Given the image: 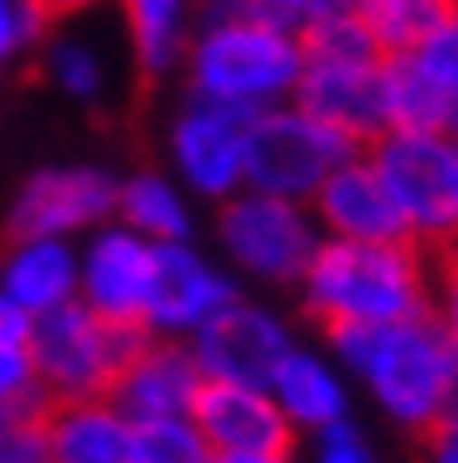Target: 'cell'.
<instances>
[{"label": "cell", "instance_id": "obj_8", "mask_svg": "<svg viewBox=\"0 0 458 463\" xmlns=\"http://www.w3.org/2000/svg\"><path fill=\"white\" fill-rule=\"evenodd\" d=\"M350 149L360 145H350L325 118H314L310 109H299L289 99L279 109H262V114L247 118V185L310 201Z\"/></svg>", "mask_w": 458, "mask_h": 463}, {"label": "cell", "instance_id": "obj_11", "mask_svg": "<svg viewBox=\"0 0 458 463\" xmlns=\"http://www.w3.org/2000/svg\"><path fill=\"white\" fill-rule=\"evenodd\" d=\"M149 288H155V242L124 222H103L78 242V304L93 315L145 330Z\"/></svg>", "mask_w": 458, "mask_h": 463}, {"label": "cell", "instance_id": "obj_35", "mask_svg": "<svg viewBox=\"0 0 458 463\" xmlns=\"http://www.w3.org/2000/svg\"><path fill=\"white\" fill-rule=\"evenodd\" d=\"M11 417H16V412H11V407H5V402H0V432H5V422H11Z\"/></svg>", "mask_w": 458, "mask_h": 463}, {"label": "cell", "instance_id": "obj_32", "mask_svg": "<svg viewBox=\"0 0 458 463\" xmlns=\"http://www.w3.org/2000/svg\"><path fill=\"white\" fill-rule=\"evenodd\" d=\"M212 463H299L294 448H262V453H216Z\"/></svg>", "mask_w": 458, "mask_h": 463}, {"label": "cell", "instance_id": "obj_25", "mask_svg": "<svg viewBox=\"0 0 458 463\" xmlns=\"http://www.w3.org/2000/svg\"><path fill=\"white\" fill-rule=\"evenodd\" d=\"M139 428V463H212V443L191 417H149Z\"/></svg>", "mask_w": 458, "mask_h": 463}, {"label": "cell", "instance_id": "obj_30", "mask_svg": "<svg viewBox=\"0 0 458 463\" xmlns=\"http://www.w3.org/2000/svg\"><path fill=\"white\" fill-rule=\"evenodd\" d=\"M433 319L443 325L448 345L458 350V252H443V263L433 268Z\"/></svg>", "mask_w": 458, "mask_h": 463}, {"label": "cell", "instance_id": "obj_16", "mask_svg": "<svg viewBox=\"0 0 458 463\" xmlns=\"http://www.w3.org/2000/svg\"><path fill=\"white\" fill-rule=\"evenodd\" d=\"M191 422L212 453H262V448H294V428L279 412L268 386L247 381H201L191 402Z\"/></svg>", "mask_w": 458, "mask_h": 463}, {"label": "cell", "instance_id": "obj_21", "mask_svg": "<svg viewBox=\"0 0 458 463\" xmlns=\"http://www.w3.org/2000/svg\"><path fill=\"white\" fill-rule=\"evenodd\" d=\"M129 52L145 72H170L196 26V0H119Z\"/></svg>", "mask_w": 458, "mask_h": 463}, {"label": "cell", "instance_id": "obj_20", "mask_svg": "<svg viewBox=\"0 0 458 463\" xmlns=\"http://www.w3.org/2000/svg\"><path fill=\"white\" fill-rule=\"evenodd\" d=\"M114 222H124L149 242H186L196 232V206H191V191L170 170H134L119 181Z\"/></svg>", "mask_w": 458, "mask_h": 463}, {"label": "cell", "instance_id": "obj_19", "mask_svg": "<svg viewBox=\"0 0 458 463\" xmlns=\"http://www.w3.org/2000/svg\"><path fill=\"white\" fill-rule=\"evenodd\" d=\"M0 294L26 315H47L78 298V242L72 237H11L0 258Z\"/></svg>", "mask_w": 458, "mask_h": 463}, {"label": "cell", "instance_id": "obj_39", "mask_svg": "<svg viewBox=\"0 0 458 463\" xmlns=\"http://www.w3.org/2000/svg\"><path fill=\"white\" fill-rule=\"evenodd\" d=\"M0 78H5V67H0Z\"/></svg>", "mask_w": 458, "mask_h": 463}, {"label": "cell", "instance_id": "obj_5", "mask_svg": "<svg viewBox=\"0 0 458 463\" xmlns=\"http://www.w3.org/2000/svg\"><path fill=\"white\" fill-rule=\"evenodd\" d=\"M366 149V160L386 181L396 212L407 222V237L423 248H453L458 237V139L443 129H412L392 124Z\"/></svg>", "mask_w": 458, "mask_h": 463}, {"label": "cell", "instance_id": "obj_38", "mask_svg": "<svg viewBox=\"0 0 458 463\" xmlns=\"http://www.w3.org/2000/svg\"><path fill=\"white\" fill-rule=\"evenodd\" d=\"M443 252H458V237H453V248H443Z\"/></svg>", "mask_w": 458, "mask_h": 463}, {"label": "cell", "instance_id": "obj_4", "mask_svg": "<svg viewBox=\"0 0 458 463\" xmlns=\"http://www.w3.org/2000/svg\"><path fill=\"white\" fill-rule=\"evenodd\" d=\"M294 103L310 109L314 118H325L350 145H371L381 129H392L386 52L371 42L356 11L304 36V72H299Z\"/></svg>", "mask_w": 458, "mask_h": 463}, {"label": "cell", "instance_id": "obj_15", "mask_svg": "<svg viewBox=\"0 0 458 463\" xmlns=\"http://www.w3.org/2000/svg\"><path fill=\"white\" fill-rule=\"evenodd\" d=\"M314 222L325 237H356V242H396L407 237V222L396 212L386 181L366 160V149H350L325 175V185L310 196Z\"/></svg>", "mask_w": 458, "mask_h": 463}, {"label": "cell", "instance_id": "obj_6", "mask_svg": "<svg viewBox=\"0 0 458 463\" xmlns=\"http://www.w3.org/2000/svg\"><path fill=\"white\" fill-rule=\"evenodd\" d=\"M320 242L325 232L314 222L310 201L253 191V185L216 201V248L232 273L253 283H299Z\"/></svg>", "mask_w": 458, "mask_h": 463}, {"label": "cell", "instance_id": "obj_28", "mask_svg": "<svg viewBox=\"0 0 458 463\" xmlns=\"http://www.w3.org/2000/svg\"><path fill=\"white\" fill-rule=\"evenodd\" d=\"M310 463H377V458H371L366 432L350 417H340V422H325V428L310 432Z\"/></svg>", "mask_w": 458, "mask_h": 463}, {"label": "cell", "instance_id": "obj_23", "mask_svg": "<svg viewBox=\"0 0 458 463\" xmlns=\"http://www.w3.org/2000/svg\"><path fill=\"white\" fill-rule=\"evenodd\" d=\"M0 402L11 412H47V392L32 365V315L0 294Z\"/></svg>", "mask_w": 458, "mask_h": 463}, {"label": "cell", "instance_id": "obj_10", "mask_svg": "<svg viewBox=\"0 0 458 463\" xmlns=\"http://www.w3.org/2000/svg\"><path fill=\"white\" fill-rule=\"evenodd\" d=\"M119 175L109 165H42L21 181L11 201V237H88L114 222Z\"/></svg>", "mask_w": 458, "mask_h": 463}, {"label": "cell", "instance_id": "obj_13", "mask_svg": "<svg viewBox=\"0 0 458 463\" xmlns=\"http://www.w3.org/2000/svg\"><path fill=\"white\" fill-rule=\"evenodd\" d=\"M201 376L206 381H247V386H268V376L279 371V361L294 350V330L289 319L273 315L268 304L253 298H232L222 315H212L191 340Z\"/></svg>", "mask_w": 458, "mask_h": 463}, {"label": "cell", "instance_id": "obj_36", "mask_svg": "<svg viewBox=\"0 0 458 463\" xmlns=\"http://www.w3.org/2000/svg\"><path fill=\"white\" fill-rule=\"evenodd\" d=\"M433 5H443V11H453V5H458V0H433Z\"/></svg>", "mask_w": 458, "mask_h": 463}, {"label": "cell", "instance_id": "obj_31", "mask_svg": "<svg viewBox=\"0 0 458 463\" xmlns=\"http://www.w3.org/2000/svg\"><path fill=\"white\" fill-rule=\"evenodd\" d=\"M423 463H458V402L423 432Z\"/></svg>", "mask_w": 458, "mask_h": 463}, {"label": "cell", "instance_id": "obj_33", "mask_svg": "<svg viewBox=\"0 0 458 463\" xmlns=\"http://www.w3.org/2000/svg\"><path fill=\"white\" fill-rule=\"evenodd\" d=\"M93 5H103V0H42V11L52 16H82V11H93Z\"/></svg>", "mask_w": 458, "mask_h": 463}, {"label": "cell", "instance_id": "obj_24", "mask_svg": "<svg viewBox=\"0 0 458 463\" xmlns=\"http://www.w3.org/2000/svg\"><path fill=\"white\" fill-rule=\"evenodd\" d=\"M356 16L386 57H402L443 21V5H433V0H356Z\"/></svg>", "mask_w": 458, "mask_h": 463}, {"label": "cell", "instance_id": "obj_7", "mask_svg": "<svg viewBox=\"0 0 458 463\" xmlns=\"http://www.w3.org/2000/svg\"><path fill=\"white\" fill-rule=\"evenodd\" d=\"M145 330L114 325L93 315L88 304H62L32 319V365L47 402H78V397H109L114 376L134 355Z\"/></svg>", "mask_w": 458, "mask_h": 463}, {"label": "cell", "instance_id": "obj_14", "mask_svg": "<svg viewBox=\"0 0 458 463\" xmlns=\"http://www.w3.org/2000/svg\"><path fill=\"white\" fill-rule=\"evenodd\" d=\"M201 365L186 340H165V335H145L124 371L109 386V402L129 422H149V417H191V402L201 392Z\"/></svg>", "mask_w": 458, "mask_h": 463}, {"label": "cell", "instance_id": "obj_27", "mask_svg": "<svg viewBox=\"0 0 458 463\" xmlns=\"http://www.w3.org/2000/svg\"><path fill=\"white\" fill-rule=\"evenodd\" d=\"M47 32L42 0H0V67H11L21 52H32Z\"/></svg>", "mask_w": 458, "mask_h": 463}, {"label": "cell", "instance_id": "obj_29", "mask_svg": "<svg viewBox=\"0 0 458 463\" xmlns=\"http://www.w3.org/2000/svg\"><path fill=\"white\" fill-rule=\"evenodd\" d=\"M0 463H52L42 412H16L0 432Z\"/></svg>", "mask_w": 458, "mask_h": 463}, {"label": "cell", "instance_id": "obj_37", "mask_svg": "<svg viewBox=\"0 0 458 463\" xmlns=\"http://www.w3.org/2000/svg\"><path fill=\"white\" fill-rule=\"evenodd\" d=\"M448 16H453V26H458V5H453V11H448Z\"/></svg>", "mask_w": 458, "mask_h": 463}, {"label": "cell", "instance_id": "obj_22", "mask_svg": "<svg viewBox=\"0 0 458 463\" xmlns=\"http://www.w3.org/2000/svg\"><path fill=\"white\" fill-rule=\"evenodd\" d=\"M42 72H47V83L72 103H103L109 99V88H114V62H109V52L93 42V36H52L47 42V57H42Z\"/></svg>", "mask_w": 458, "mask_h": 463}, {"label": "cell", "instance_id": "obj_2", "mask_svg": "<svg viewBox=\"0 0 458 463\" xmlns=\"http://www.w3.org/2000/svg\"><path fill=\"white\" fill-rule=\"evenodd\" d=\"M294 288L310 319H320L325 330L392 325V319L423 315L433 304V258L412 237H396V242L325 237Z\"/></svg>", "mask_w": 458, "mask_h": 463}, {"label": "cell", "instance_id": "obj_12", "mask_svg": "<svg viewBox=\"0 0 458 463\" xmlns=\"http://www.w3.org/2000/svg\"><path fill=\"white\" fill-rule=\"evenodd\" d=\"M237 288V273L216 263L186 237V242H155V288L145 309V335L191 340L212 315H222Z\"/></svg>", "mask_w": 458, "mask_h": 463}, {"label": "cell", "instance_id": "obj_17", "mask_svg": "<svg viewBox=\"0 0 458 463\" xmlns=\"http://www.w3.org/2000/svg\"><path fill=\"white\" fill-rule=\"evenodd\" d=\"M42 428L52 463H139V428L109 397L47 402Z\"/></svg>", "mask_w": 458, "mask_h": 463}, {"label": "cell", "instance_id": "obj_1", "mask_svg": "<svg viewBox=\"0 0 458 463\" xmlns=\"http://www.w3.org/2000/svg\"><path fill=\"white\" fill-rule=\"evenodd\" d=\"M329 355L396 428L427 432L458 402V350L448 345L433 309L392 325H345L325 330Z\"/></svg>", "mask_w": 458, "mask_h": 463}, {"label": "cell", "instance_id": "obj_9", "mask_svg": "<svg viewBox=\"0 0 458 463\" xmlns=\"http://www.w3.org/2000/svg\"><path fill=\"white\" fill-rule=\"evenodd\" d=\"M165 170L176 175L191 201H227L247 185V114L222 103L191 99L165 124Z\"/></svg>", "mask_w": 458, "mask_h": 463}, {"label": "cell", "instance_id": "obj_34", "mask_svg": "<svg viewBox=\"0 0 458 463\" xmlns=\"http://www.w3.org/2000/svg\"><path fill=\"white\" fill-rule=\"evenodd\" d=\"M206 11H247V5H258V0H196Z\"/></svg>", "mask_w": 458, "mask_h": 463}, {"label": "cell", "instance_id": "obj_3", "mask_svg": "<svg viewBox=\"0 0 458 463\" xmlns=\"http://www.w3.org/2000/svg\"><path fill=\"white\" fill-rule=\"evenodd\" d=\"M186 93L237 114H262L294 99L304 72V42L283 32L262 11H206V21L191 26L180 52Z\"/></svg>", "mask_w": 458, "mask_h": 463}, {"label": "cell", "instance_id": "obj_18", "mask_svg": "<svg viewBox=\"0 0 458 463\" xmlns=\"http://www.w3.org/2000/svg\"><path fill=\"white\" fill-rule=\"evenodd\" d=\"M268 392L294 432H314L325 422L350 417V376L340 371V361L329 350H310L299 340L279 361V371L268 376Z\"/></svg>", "mask_w": 458, "mask_h": 463}, {"label": "cell", "instance_id": "obj_26", "mask_svg": "<svg viewBox=\"0 0 458 463\" xmlns=\"http://www.w3.org/2000/svg\"><path fill=\"white\" fill-rule=\"evenodd\" d=\"M253 11H262L273 26H283V32H294L299 42H304V36L320 32L325 21L350 16V11H356V0H258Z\"/></svg>", "mask_w": 458, "mask_h": 463}]
</instances>
